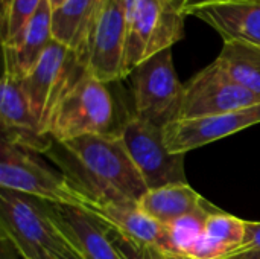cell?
Masks as SVG:
<instances>
[{
    "label": "cell",
    "mask_w": 260,
    "mask_h": 259,
    "mask_svg": "<svg viewBox=\"0 0 260 259\" xmlns=\"http://www.w3.org/2000/svg\"><path fill=\"white\" fill-rule=\"evenodd\" d=\"M44 156L88 202L139 203L148 191L120 134L53 140Z\"/></svg>",
    "instance_id": "1"
},
{
    "label": "cell",
    "mask_w": 260,
    "mask_h": 259,
    "mask_svg": "<svg viewBox=\"0 0 260 259\" xmlns=\"http://www.w3.org/2000/svg\"><path fill=\"white\" fill-rule=\"evenodd\" d=\"M47 131L58 142L82 136L119 134L114 99L107 84L82 69L56 101Z\"/></svg>",
    "instance_id": "2"
},
{
    "label": "cell",
    "mask_w": 260,
    "mask_h": 259,
    "mask_svg": "<svg viewBox=\"0 0 260 259\" xmlns=\"http://www.w3.org/2000/svg\"><path fill=\"white\" fill-rule=\"evenodd\" d=\"M0 229L23 259H58L70 246L47 212V202L0 188Z\"/></svg>",
    "instance_id": "3"
},
{
    "label": "cell",
    "mask_w": 260,
    "mask_h": 259,
    "mask_svg": "<svg viewBox=\"0 0 260 259\" xmlns=\"http://www.w3.org/2000/svg\"><path fill=\"white\" fill-rule=\"evenodd\" d=\"M0 188L26 194L47 203L85 209L82 195L64 174L50 169L37 153L2 139L0 143Z\"/></svg>",
    "instance_id": "4"
},
{
    "label": "cell",
    "mask_w": 260,
    "mask_h": 259,
    "mask_svg": "<svg viewBox=\"0 0 260 259\" xmlns=\"http://www.w3.org/2000/svg\"><path fill=\"white\" fill-rule=\"evenodd\" d=\"M184 17L177 0H139L128 21L123 78L154 55L172 49L184 37Z\"/></svg>",
    "instance_id": "5"
},
{
    "label": "cell",
    "mask_w": 260,
    "mask_h": 259,
    "mask_svg": "<svg viewBox=\"0 0 260 259\" xmlns=\"http://www.w3.org/2000/svg\"><path fill=\"white\" fill-rule=\"evenodd\" d=\"M129 76L134 114L160 127L178 119L184 84L177 76L172 49H166L146 60Z\"/></svg>",
    "instance_id": "6"
},
{
    "label": "cell",
    "mask_w": 260,
    "mask_h": 259,
    "mask_svg": "<svg viewBox=\"0 0 260 259\" xmlns=\"http://www.w3.org/2000/svg\"><path fill=\"white\" fill-rule=\"evenodd\" d=\"M119 134L148 189L187 183L186 154H172L166 148L163 127L131 113L122 122Z\"/></svg>",
    "instance_id": "7"
},
{
    "label": "cell",
    "mask_w": 260,
    "mask_h": 259,
    "mask_svg": "<svg viewBox=\"0 0 260 259\" xmlns=\"http://www.w3.org/2000/svg\"><path fill=\"white\" fill-rule=\"evenodd\" d=\"M126 37L128 21L123 2L102 0L91 29L84 69L105 84L123 79Z\"/></svg>",
    "instance_id": "8"
},
{
    "label": "cell",
    "mask_w": 260,
    "mask_h": 259,
    "mask_svg": "<svg viewBox=\"0 0 260 259\" xmlns=\"http://www.w3.org/2000/svg\"><path fill=\"white\" fill-rule=\"evenodd\" d=\"M82 69L75 53L53 40L37 66L21 78V87L44 133L49 134V121L56 101Z\"/></svg>",
    "instance_id": "9"
},
{
    "label": "cell",
    "mask_w": 260,
    "mask_h": 259,
    "mask_svg": "<svg viewBox=\"0 0 260 259\" xmlns=\"http://www.w3.org/2000/svg\"><path fill=\"white\" fill-rule=\"evenodd\" d=\"M260 104V96L233 82L213 63L184 84L178 119H198Z\"/></svg>",
    "instance_id": "10"
},
{
    "label": "cell",
    "mask_w": 260,
    "mask_h": 259,
    "mask_svg": "<svg viewBox=\"0 0 260 259\" xmlns=\"http://www.w3.org/2000/svg\"><path fill=\"white\" fill-rule=\"evenodd\" d=\"M260 124V104L222 114L175 119L163 127L165 145L172 154H187L212 142Z\"/></svg>",
    "instance_id": "11"
},
{
    "label": "cell",
    "mask_w": 260,
    "mask_h": 259,
    "mask_svg": "<svg viewBox=\"0 0 260 259\" xmlns=\"http://www.w3.org/2000/svg\"><path fill=\"white\" fill-rule=\"evenodd\" d=\"M2 139L24 150L44 154L53 143L52 136L43 131L29 99L21 87V78L3 70L0 90Z\"/></svg>",
    "instance_id": "12"
},
{
    "label": "cell",
    "mask_w": 260,
    "mask_h": 259,
    "mask_svg": "<svg viewBox=\"0 0 260 259\" xmlns=\"http://www.w3.org/2000/svg\"><path fill=\"white\" fill-rule=\"evenodd\" d=\"M47 212L58 232L81 259H123L110 238V226L88 211L47 203Z\"/></svg>",
    "instance_id": "13"
},
{
    "label": "cell",
    "mask_w": 260,
    "mask_h": 259,
    "mask_svg": "<svg viewBox=\"0 0 260 259\" xmlns=\"http://www.w3.org/2000/svg\"><path fill=\"white\" fill-rule=\"evenodd\" d=\"M114 231L131 237L134 240L158 247L169 255L168 227L148 214H145L137 203H111V202H88L85 209Z\"/></svg>",
    "instance_id": "14"
},
{
    "label": "cell",
    "mask_w": 260,
    "mask_h": 259,
    "mask_svg": "<svg viewBox=\"0 0 260 259\" xmlns=\"http://www.w3.org/2000/svg\"><path fill=\"white\" fill-rule=\"evenodd\" d=\"M192 15L212 26L224 41H244L260 47V2L218 3L201 8Z\"/></svg>",
    "instance_id": "15"
},
{
    "label": "cell",
    "mask_w": 260,
    "mask_h": 259,
    "mask_svg": "<svg viewBox=\"0 0 260 259\" xmlns=\"http://www.w3.org/2000/svg\"><path fill=\"white\" fill-rule=\"evenodd\" d=\"M137 205L152 220L165 226L187 215H210L219 209L201 197L189 183L148 189Z\"/></svg>",
    "instance_id": "16"
},
{
    "label": "cell",
    "mask_w": 260,
    "mask_h": 259,
    "mask_svg": "<svg viewBox=\"0 0 260 259\" xmlns=\"http://www.w3.org/2000/svg\"><path fill=\"white\" fill-rule=\"evenodd\" d=\"M52 12L49 0H43L37 14L30 18L23 32L11 44L3 46L6 70L18 78H24L37 66L49 44L53 41Z\"/></svg>",
    "instance_id": "17"
},
{
    "label": "cell",
    "mask_w": 260,
    "mask_h": 259,
    "mask_svg": "<svg viewBox=\"0 0 260 259\" xmlns=\"http://www.w3.org/2000/svg\"><path fill=\"white\" fill-rule=\"evenodd\" d=\"M102 0H66L52 12L53 40L75 53L84 66L91 29Z\"/></svg>",
    "instance_id": "18"
},
{
    "label": "cell",
    "mask_w": 260,
    "mask_h": 259,
    "mask_svg": "<svg viewBox=\"0 0 260 259\" xmlns=\"http://www.w3.org/2000/svg\"><path fill=\"white\" fill-rule=\"evenodd\" d=\"M215 64L233 82L260 96V47L244 41H224Z\"/></svg>",
    "instance_id": "19"
},
{
    "label": "cell",
    "mask_w": 260,
    "mask_h": 259,
    "mask_svg": "<svg viewBox=\"0 0 260 259\" xmlns=\"http://www.w3.org/2000/svg\"><path fill=\"white\" fill-rule=\"evenodd\" d=\"M204 234L229 249L230 255L238 250L245 237V220L221 209L210 214L204 223ZM229 255V256H230Z\"/></svg>",
    "instance_id": "20"
},
{
    "label": "cell",
    "mask_w": 260,
    "mask_h": 259,
    "mask_svg": "<svg viewBox=\"0 0 260 259\" xmlns=\"http://www.w3.org/2000/svg\"><path fill=\"white\" fill-rule=\"evenodd\" d=\"M209 215H187L180 220L166 224L169 235V256L184 258L187 252L195 246V243L204 234V223Z\"/></svg>",
    "instance_id": "21"
},
{
    "label": "cell",
    "mask_w": 260,
    "mask_h": 259,
    "mask_svg": "<svg viewBox=\"0 0 260 259\" xmlns=\"http://www.w3.org/2000/svg\"><path fill=\"white\" fill-rule=\"evenodd\" d=\"M41 3L43 0H12L6 18L2 20L3 46L11 44L23 32L30 18L37 14Z\"/></svg>",
    "instance_id": "22"
},
{
    "label": "cell",
    "mask_w": 260,
    "mask_h": 259,
    "mask_svg": "<svg viewBox=\"0 0 260 259\" xmlns=\"http://www.w3.org/2000/svg\"><path fill=\"white\" fill-rule=\"evenodd\" d=\"M110 238L123 259H171L168 253L155 246L126 237L110 227Z\"/></svg>",
    "instance_id": "23"
},
{
    "label": "cell",
    "mask_w": 260,
    "mask_h": 259,
    "mask_svg": "<svg viewBox=\"0 0 260 259\" xmlns=\"http://www.w3.org/2000/svg\"><path fill=\"white\" fill-rule=\"evenodd\" d=\"M254 250H260V221H245L244 241L238 247V250L232 255L244 253V252H254Z\"/></svg>",
    "instance_id": "24"
},
{
    "label": "cell",
    "mask_w": 260,
    "mask_h": 259,
    "mask_svg": "<svg viewBox=\"0 0 260 259\" xmlns=\"http://www.w3.org/2000/svg\"><path fill=\"white\" fill-rule=\"evenodd\" d=\"M227 2H233V0H181L180 9L184 15H192L195 11L201 9V8L218 5V3H227Z\"/></svg>",
    "instance_id": "25"
},
{
    "label": "cell",
    "mask_w": 260,
    "mask_h": 259,
    "mask_svg": "<svg viewBox=\"0 0 260 259\" xmlns=\"http://www.w3.org/2000/svg\"><path fill=\"white\" fill-rule=\"evenodd\" d=\"M222 259H260V250L254 252H244V253H236V255H230L227 258Z\"/></svg>",
    "instance_id": "26"
},
{
    "label": "cell",
    "mask_w": 260,
    "mask_h": 259,
    "mask_svg": "<svg viewBox=\"0 0 260 259\" xmlns=\"http://www.w3.org/2000/svg\"><path fill=\"white\" fill-rule=\"evenodd\" d=\"M2 2V20L6 18L8 12H9V8H11V3L12 0H0Z\"/></svg>",
    "instance_id": "27"
},
{
    "label": "cell",
    "mask_w": 260,
    "mask_h": 259,
    "mask_svg": "<svg viewBox=\"0 0 260 259\" xmlns=\"http://www.w3.org/2000/svg\"><path fill=\"white\" fill-rule=\"evenodd\" d=\"M58 259H81V258H79V255H76V253H75V252H73V250L70 249V250H69L67 253H64L62 256H59Z\"/></svg>",
    "instance_id": "28"
},
{
    "label": "cell",
    "mask_w": 260,
    "mask_h": 259,
    "mask_svg": "<svg viewBox=\"0 0 260 259\" xmlns=\"http://www.w3.org/2000/svg\"><path fill=\"white\" fill-rule=\"evenodd\" d=\"M64 2H66V0H49V3H50V6H52V11H55V9H58L59 6H62Z\"/></svg>",
    "instance_id": "29"
},
{
    "label": "cell",
    "mask_w": 260,
    "mask_h": 259,
    "mask_svg": "<svg viewBox=\"0 0 260 259\" xmlns=\"http://www.w3.org/2000/svg\"><path fill=\"white\" fill-rule=\"evenodd\" d=\"M171 259H181V258H175V256H169Z\"/></svg>",
    "instance_id": "30"
},
{
    "label": "cell",
    "mask_w": 260,
    "mask_h": 259,
    "mask_svg": "<svg viewBox=\"0 0 260 259\" xmlns=\"http://www.w3.org/2000/svg\"><path fill=\"white\" fill-rule=\"evenodd\" d=\"M253 2H260V0H253Z\"/></svg>",
    "instance_id": "31"
},
{
    "label": "cell",
    "mask_w": 260,
    "mask_h": 259,
    "mask_svg": "<svg viewBox=\"0 0 260 259\" xmlns=\"http://www.w3.org/2000/svg\"><path fill=\"white\" fill-rule=\"evenodd\" d=\"M177 2H178V3H180V2H181V0H177Z\"/></svg>",
    "instance_id": "32"
}]
</instances>
